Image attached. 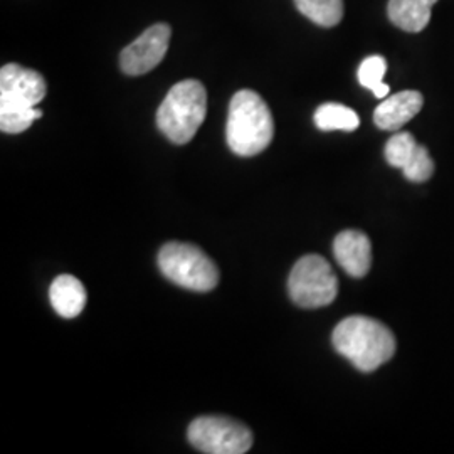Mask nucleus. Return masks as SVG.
I'll use <instances>...</instances> for the list:
<instances>
[{"mask_svg":"<svg viewBox=\"0 0 454 454\" xmlns=\"http://www.w3.org/2000/svg\"><path fill=\"white\" fill-rule=\"evenodd\" d=\"M332 341L337 352L362 372L377 371L395 354V339L389 328L362 315L341 320L333 330Z\"/></svg>","mask_w":454,"mask_h":454,"instance_id":"nucleus-1","label":"nucleus"},{"mask_svg":"<svg viewBox=\"0 0 454 454\" xmlns=\"http://www.w3.org/2000/svg\"><path fill=\"white\" fill-rule=\"evenodd\" d=\"M275 135V120L266 101L251 90L238 91L229 105L226 140L229 148L241 157L264 152Z\"/></svg>","mask_w":454,"mask_h":454,"instance_id":"nucleus-2","label":"nucleus"},{"mask_svg":"<svg viewBox=\"0 0 454 454\" xmlns=\"http://www.w3.org/2000/svg\"><path fill=\"white\" fill-rule=\"evenodd\" d=\"M207 93L197 80L172 86L157 112V127L176 145H185L206 120Z\"/></svg>","mask_w":454,"mask_h":454,"instance_id":"nucleus-3","label":"nucleus"},{"mask_svg":"<svg viewBox=\"0 0 454 454\" xmlns=\"http://www.w3.org/2000/svg\"><path fill=\"white\" fill-rule=\"evenodd\" d=\"M159 268L167 279L192 292H211L219 283L217 266L194 244H165L159 253Z\"/></svg>","mask_w":454,"mask_h":454,"instance_id":"nucleus-4","label":"nucleus"},{"mask_svg":"<svg viewBox=\"0 0 454 454\" xmlns=\"http://www.w3.org/2000/svg\"><path fill=\"white\" fill-rule=\"evenodd\" d=\"M288 293L301 309H322L337 298L339 279L328 261L309 254L293 266L288 278Z\"/></svg>","mask_w":454,"mask_h":454,"instance_id":"nucleus-5","label":"nucleus"},{"mask_svg":"<svg viewBox=\"0 0 454 454\" xmlns=\"http://www.w3.org/2000/svg\"><path fill=\"white\" fill-rule=\"evenodd\" d=\"M187 436L200 453L244 454L253 446V433L243 422L223 416H204L192 421Z\"/></svg>","mask_w":454,"mask_h":454,"instance_id":"nucleus-6","label":"nucleus"},{"mask_svg":"<svg viewBox=\"0 0 454 454\" xmlns=\"http://www.w3.org/2000/svg\"><path fill=\"white\" fill-rule=\"evenodd\" d=\"M172 29L168 24H155L121 51L120 66L129 76H140L162 63Z\"/></svg>","mask_w":454,"mask_h":454,"instance_id":"nucleus-7","label":"nucleus"},{"mask_svg":"<svg viewBox=\"0 0 454 454\" xmlns=\"http://www.w3.org/2000/svg\"><path fill=\"white\" fill-rule=\"evenodd\" d=\"M46 93L48 84L37 71L20 65L0 69V108H33Z\"/></svg>","mask_w":454,"mask_h":454,"instance_id":"nucleus-8","label":"nucleus"},{"mask_svg":"<svg viewBox=\"0 0 454 454\" xmlns=\"http://www.w3.org/2000/svg\"><path fill=\"white\" fill-rule=\"evenodd\" d=\"M335 260L347 275L362 278L372 266V244L362 231H343L333 241Z\"/></svg>","mask_w":454,"mask_h":454,"instance_id":"nucleus-9","label":"nucleus"},{"mask_svg":"<svg viewBox=\"0 0 454 454\" xmlns=\"http://www.w3.org/2000/svg\"><path fill=\"white\" fill-rule=\"evenodd\" d=\"M424 99L419 91H401L386 98L373 112V121L380 130L395 131L421 112Z\"/></svg>","mask_w":454,"mask_h":454,"instance_id":"nucleus-10","label":"nucleus"},{"mask_svg":"<svg viewBox=\"0 0 454 454\" xmlns=\"http://www.w3.org/2000/svg\"><path fill=\"white\" fill-rule=\"evenodd\" d=\"M49 300L59 317L74 318L84 309L86 290L78 278L71 275L58 276L49 288Z\"/></svg>","mask_w":454,"mask_h":454,"instance_id":"nucleus-11","label":"nucleus"},{"mask_svg":"<svg viewBox=\"0 0 454 454\" xmlns=\"http://www.w3.org/2000/svg\"><path fill=\"white\" fill-rule=\"evenodd\" d=\"M431 4L427 0H389L390 22L407 33H421L431 20Z\"/></svg>","mask_w":454,"mask_h":454,"instance_id":"nucleus-12","label":"nucleus"},{"mask_svg":"<svg viewBox=\"0 0 454 454\" xmlns=\"http://www.w3.org/2000/svg\"><path fill=\"white\" fill-rule=\"evenodd\" d=\"M315 125L322 131H354L360 125L358 114L340 103H325L315 112Z\"/></svg>","mask_w":454,"mask_h":454,"instance_id":"nucleus-13","label":"nucleus"},{"mask_svg":"<svg viewBox=\"0 0 454 454\" xmlns=\"http://www.w3.org/2000/svg\"><path fill=\"white\" fill-rule=\"evenodd\" d=\"M296 9L322 27L337 26L343 17V0H294Z\"/></svg>","mask_w":454,"mask_h":454,"instance_id":"nucleus-14","label":"nucleus"},{"mask_svg":"<svg viewBox=\"0 0 454 454\" xmlns=\"http://www.w3.org/2000/svg\"><path fill=\"white\" fill-rule=\"evenodd\" d=\"M387 71V63L382 56H371L362 61L358 67V82L371 90L377 98H387L390 88L382 82Z\"/></svg>","mask_w":454,"mask_h":454,"instance_id":"nucleus-15","label":"nucleus"},{"mask_svg":"<svg viewBox=\"0 0 454 454\" xmlns=\"http://www.w3.org/2000/svg\"><path fill=\"white\" fill-rule=\"evenodd\" d=\"M419 144L416 142V138L407 133V131H399L397 135H394L386 145V159L387 162L395 167V168H404L407 162L412 159V155L416 153Z\"/></svg>","mask_w":454,"mask_h":454,"instance_id":"nucleus-16","label":"nucleus"},{"mask_svg":"<svg viewBox=\"0 0 454 454\" xmlns=\"http://www.w3.org/2000/svg\"><path fill=\"white\" fill-rule=\"evenodd\" d=\"M43 116V112L33 108H0V130L4 133H22Z\"/></svg>","mask_w":454,"mask_h":454,"instance_id":"nucleus-17","label":"nucleus"},{"mask_svg":"<svg viewBox=\"0 0 454 454\" xmlns=\"http://www.w3.org/2000/svg\"><path fill=\"white\" fill-rule=\"evenodd\" d=\"M403 172H404L406 179L411 182H426V180L431 179V176L434 174V162L426 146H418L416 153L407 162Z\"/></svg>","mask_w":454,"mask_h":454,"instance_id":"nucleus-18","label":"nucleus"},{"mask_svg":"<svg viewBox=\"0 0 454 454\" xmlns=\"http://www.w3.org/2000/svg\"><path fill=\"white\" fill-rule=\"evenodd\" d=\"M427 2H429V4H431V5H434V4H436V2H438V0H427Z\"/></svg>","mask_w":454,"mask_h":454,"instance_id":"nucleus-19","label":"nucleus"}]
</instances>
